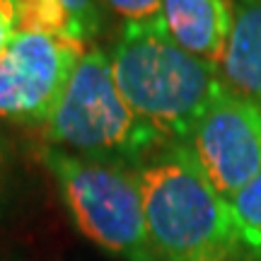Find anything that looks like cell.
I'll list each match as a JSON object with an SVG mask.
<instances>
[{
    "label": "cell",
    "instance_id": "6da1fadb",
    "mask_svg": "<svg viewBox=\"0 0 261 261\" xmlns=\"http://www.w3.org/2000/svg\"><path fill=\"white\" fill-rule=\"evenodd\" d=\"M136 174L158 261H220L240 247L230 201L218 194L189 145L169 143L140 162Z\"/></svg>",
    "mask_w": 261,
    "mask_h": 261
},
{
    "label": "cell",
    "instance_id": "7a4b0ae2",
    "mask_svg": "<svg viewBox=\"0 0 261 261\" xmlns=\"http://www.w3.org/2000/svg\"><path fill=\"white\" fill-rule=\"evenodd\" d=\"M109 61L126 104L169 143L187 145L205 109L225 90L220 70L174 44L162 22L123 24Z\"/></svg>",
    "mask_w": 261,
    "mask_h": 261
},
{
    "label": "cell",
    "instance_id": "3957f363",
    "mask_svg": "<svg viewBox=\"0 0 261 261\" xmlns=\"http://www.w3.org/2000/svg\"><path fill=\"white\" fill-rule=\"evenodd\" d=\"M51 148L92 160L138 167L169 140L143 121L114 83L112 61L102 48H87L75 65L54 114L44 123Z\"/></svg>",
    "mask_w": 261,
    "mask_h": 261
},
{
    "label": "cell",
    "instance_id": "277c9868",
    "mask_svg": "<svg viewBox=\"0 0 261 261\" xmlns=\"http://www.w3.org/2000/svg\"><path fill=\"white\" fill-rule=\"evenodd\" d=\"M44 165L75 227L90 242L123 261H158L148 240L136 167L58 148L44 150Z\"/></svg>",
    "mask_w": 261,
    "mask_h": 261
},
{
    "label": "cell",
    "instance_id": "5b68a950",
    "mask_svg": "<svg viewBox=\"0 0 261 261\" xmlns=\"http://www.w3.org/2000/svg\"><path fill=\"white\" fill-rule=\"evenodd\" d=\"M85 51L77 39L15 34L0 54V116L22 126H44Z\"/></svg>",
    "mask_w": 261,
    "mask_h": 261
},
{
    "label": "cell",
    "instance_id": "8992f818",
    "mask_svg": "<svg viewBox=\"0 0 261 261\" xmlns=\"http://www.w3.org/2000/svg\"><path fill=\"white\" fill-rule=\"evenodd\" d=\"M225 201L261 172V102L225 87L187 143Z\"/></svg>",
    "mask_w": 261,
    "mask_h": 261
},
{
    "label": "cell",
    "instance_id": "52a82bcc",
    "mask_svg": "<svg viewBox=\"0 0 261 261\" xmlns=\"http://www.w3.org/2000/svg\"><path fill=\"white\" fill-rule=\"evenodd\" d=\"M230 0H162V27L187 54L220 70L232 32Z\"/></svg>",
    "mask_w": 261,
    "mask_h": 261
},
{
    "label": "cell",
    "instance_id": "ba28073f",
    "mask_svg": "<svg viewBox=\"0 0 261 261\" xmlns=\"http://www.w3.org/2000/svg\"><path fill=\"white\" fill-rule=\"evenodd\" d=\"M220 77L234 94L261 102V0L237 3Z\"/></svg>",
    "mask_w": 261,
    "mask_h": 261
},
{
    "label": "cell",
    "instance_id": "9c48e42d",
    "mask_svg": "<svg viewBox=\"0 0 261 261\" xmlns=\"http://www.w3.org/2000/svg\"><path fill=\"white\" fill-rule=\"evenodd\" d=\"M10 12L15 34H48L80 41L77 27L63 0H10Z\"/></svg>",
    "mask_w": 261,
    "mask_h": 261
},
{
    "label": "cell",
    "instance_id": "30bf717a",
    "mask_svg": "<svg viewBox=\"0 0 261 261\" xmlns=\"http://www.w3.org/2000/svg\"><path fill=\"white\" fill-rule=\"evenodd\" d=\"M230 211L237 225L240 244L261 256V172L234 194Z\"/></svg>",
    "mask_w": 261,
    "mask_h": 261
},
{
    "label": "cell",
    "instance_id": "8fae6325",
    "mask_svg": "<svg viewBox=\"0 0 261 261\" xmlns=\"http://www.w3.org/2000/svg\"><path fill=\"white\" fill-rule=\"evenodd\" d=\"M126 19V24H158L162 22V0H104Z\"/></svg>",
    "mask_w": 261,
    "mask_h": 261
},
{
    "label": "cell",
    "instance_id": "7c38bea8",
    "mask_svg": "<svg viewBox=\"0 0 261 261\" xmlns=\"http://www.w3.org/2000/svg\"><path fill=\"white\" fill-rule=\"evenodd\" d=\"M63 5L68 8L70 17H73L80 41H90L92 37H97V32L102 29V12L97 0H63Z\"/></svg>",
    "mask_w": 261,
    "mask_h": 261
},
{
    "label": "cell",
    "instance_id": "4fadbf2b",
    "mask_svg": "<svg viewBox=\"0 0 261 261\" xmlns=\"http://www.w3.org/2000/svg\"><path fill=\"white\" fill-rule=\"evenodd\" d=\"M12 39H15V24H12L10 0H0V54L8 51Z\"/></svg>",
    "mask_w": 261,
    "mask_h": 261
},
{
    "label": "cell",
    "instance_id": "5bb4252c",
    "mask_svg": "<svg viewBox=\"0 0 261 261\" xmlns=\"http://www.w3.org/2000/svg\"><path fill=\"white\" fill-rule=\"evenodd\" d=\"M220 261H261V256H256V254H252L249 249H244L242 244L240 247H234L232 252L227 254L225 259H220Z\"/></svg>",
    "mask_w": 261,
    "mask_h": 261
},
{
    "label": "cell",
    "instance_id": "9a60e30c",
    "mask_svg": "<svg viewBox=\"0 0 261 261\" xmlns=\"http://www.w3.org/2000/svg\"><path fill=\"white\" fill-rule=\"evenodd\" d=\"M0 165H3V140H0Z\"/></svg>",
    "mask_w": 261,
    "mask_h": 261
},
{
    "label": "cell",
    "instance_id": "2e32d148",
    "mask_svg": "<svg viewBox=\"0 0 261 261\" xmlns=\"http://www.w3.org/2000/svg\"><path fill=\"white\" fill-rule=\"evenodd\" d=\"M237 3H259V0H237Z\"/></svg>",
    "mask_w": 261,
    "mask_h": 261
}]
</instances>
